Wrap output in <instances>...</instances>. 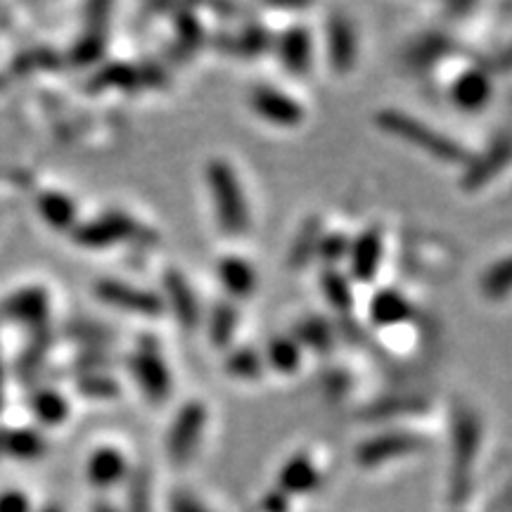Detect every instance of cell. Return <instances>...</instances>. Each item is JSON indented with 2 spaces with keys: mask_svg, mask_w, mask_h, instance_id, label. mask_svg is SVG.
<instances>
[{
  "mask_svg": "<svg viewBox=\"0 0 512 512\" xmlns=\"http://www.w3.org/2000/svg\"><path fill=\"white\" fill-rule=\"evenodd\" d=\"M204 181H207V188L211 192L216 223H219L221 233L228 235V238L245 235L249 223H252V216H249V202L233 164L221 157L211 159L204 166Z\"/></svg>",
  "mask_w": 512,
  "mask_h": 512,
  "instance_id": "6da1fadb",
  "label": "cell"
},
{
  "mask_svg": "<svg viewBox=\"0 0 512 512\" xmlns=\"http://www.w3.org/2000/svg\"><path fill=\"white\" fill-rule=\"evenodd\" d=\"M375 124L389 136L403 140V143L420 147L425 155H430L446 164H463L470 159V152L458 140L444 136V133L432 128L425 121L411 117L403 110H380L375 114Z\"/></svg>",
  "mask_w": 512,
  "mask_h": 512,
  "instance_id": "7a4b0ae2",
  "label": "cell"
},
{
  "mask_svg": "<svg viewBox=\"0 0 512 512\" xmlns=\"http://www.w3.org/2000/svg\"><path fill=\"white\" fill-rule=\"evenodd\" d=\"M482 448V420L467 406L453 408L451 415V494L463 503L472 484V467Z\"/></svg>",
  "mask_w": 512,
  "mask_h": 512,
  "instance_id": "3957f363",
  "label": "cell"
},
{
  "mask_svg": "<svg viewBox=\"0 0 512 512\" xmlns=\"http://www.w3.org/2000/svg\"><path fill=\"white\" fill-rule=\"evenodd\" d=\"M128 373L138 384L140 394L145 396L152 406H162L174 392V373L162 354L157 337H140L136 351L128 356Z\"/></svg>",
  "mask_w": 512,
  "mask_h": 512,
  "instance_id": "277c9868",
  "label": "cell"
},
{
  "mask_svg": "<svg viewBox=\"0 0 512 512\" xmlns=\"http://www.w3.org/2000/svg\"><path fill=\"white\" fill-rule=\"evenodd\" d=\"M143 226L128 216L126 211L110 209L105 214L93 216V219L76 223L72 230V238L79 247L91 249V252H102V249H112L124 242H133L143 235Z\"/></svg>",
  "mask_w": 512,
  "mask_h": 512,
  "instance_id": "5b68a950",
  "label": "cell"
},
{
  "mask_svg": "<svg viewBox=\"0 0 512 512\" xmlns=\"http://www.w3.org/2000/svg\"><path fill=\"white\" fill-rule=\"evenodd\" d=\"M207 420L209 411L200 399L185 401L178 408L169 425V432H166V453H169V460H174L176 465L190 463L202 444Z\"/></svg>",
  "mask_w": 512,
  "mask_h": 512,
  "instance_id": "8992f818",
  "label": "cell"
},
{
  "mask_svg": "<svg viewBox=\"0 0 512 512\" xmlns=\"http://www.w3.org/2000/svg\"><path fill=\"white\" fill-rule=\"evenodd\" d=\"M93 294L102 304L121 313L143 318H159L166 311L162 294L145 290V287L124 283L119 278H100L93 285Z\"/></svg>",
  "mask_w": 512,
  "mask_h": 512,
  "instance_id": "52a82bcc",
  "label": "cell"
},
{
  "mask_svg": "<svg viewBox=\"0 0 512 512\" xmlns=\"http://www.w3.org/2000/svg\"><path fill=\"white\" fill-rule=\"evenodd\" d=\"M425 446H427L425 437H420V434L415 432H408V430L382 432L358 444L356 463L366 467V470H375V467L389 465L394 463V460L413 456V453L422 451Z\"/></svg>",
  "mask_w": 512,
  "mask_h": 512,
  "instance_id": "ba28073f",
  "label": "cell"
},
{
  "mask_svg": "<svg viewBox=\"0 0 512 512\" xmlns=\"http://www.w3.org/2000/svg\"><path fill=\"white\" fill-rule=\"evenodd\" d=\"M249 107L266 124L278 128H297L304 124L306 110L294 95L271 83H259L249 93Z\"/></svg>",
  "mask_w": 512,
  "mask_h": 512,
  "instance_id": "9c48e42d",
  "label": "cell"
},
{
  "mask_svg": "<svg viewBox=\"0 0 512 512\" xmlns=\"http://www.w3.org/2000/svg\"><path fill=\"white\" fill-rule=\"evenodd\" d=\"M0 311L12 323L41 332L50 318V292L43 285L19 287V290L5 297V302L0 304Z\"/></svg>",
  "mask_w": 512,
  "mask_h": 512,
  "instance_id": "30bf717a",
  "label": "cell"
},
{
  "mask_svg": "<svg viewBox=\"0 0 512 512\" xmlns=\"http://www.w3.org/2000/svg\"><path fill=\"white\" fill-rule=\"evenodd\" d=\"M349 273L358 283H373L384 261V233L380 226H368L351 238Z\"/></svg>",
  "mask_w": 512,
  "mask_h": 512,
  "instance_id": "8fae6325",
  "label": "cell"
},
{
  "mask_svg": "<svg viewBox=\"0 0 512 512\" xmlns=\"http://www.w3.org/2000/svg\"><path fill=\"white\" fill-rule=\"evenodd\" d=\"M131 475L126 453L114 444L95 446L86 458V479L93 489L110 491L114 486L124 484Z\"/></svg>",
  "mask_w": 512,
  "mask_h": 512,
  "instance_id": "7c38bea8",
  "label": "cell"
},
{
  "mask_svg": "<svg viewBox=\"0 0 512 512\" xmlns=\"http://www.w3.org/2000/svg\"><path fill=\"white\" fill-rule=\"evenodd\" d=\"M164 285V304L166 309L174 311L178 323H181L183 330H197L202 323V309L200 299H197L195 290L188 283V278L178 271V268H166L162 275Z\"/></svg>",
  "mask_w": 512,
  "mask_h": 512,
  "instance_id": "4fadbf2b",
  "label": "cell"
},
{
  "mask_svg": "<svg viewBox=\"0 0 512 512\" xmlns=\"http://www.w3.org/2000/svg\"><path fill=\"white\" fill-rule=\"evenodd\" d=\"M510 162V140L505 133L496 136L489 145L484 147L479 155H470L465 162V174H463V188L467 192L482 190L486 183H491L494 178Z\"/></svg>",
  "mask_w": 512,
  "mask_h": 512,
  "instance_id": "5bb4252c",
  "label": "cell"
},
{
  "mask_svg": "<svg viewBox=\"0 0 512 512\" xmlns=\"http://www.w3.org/2000/svg\"><path fill=\"white\" fill-rule=\"evenodd\" d=\"M491 98H494V81H491L489 72L482 67L465 69L448 86V100H451V105L467 114L482 112L491 102Z\"/></svg>",
  "mask_w": 512,
  "mask_h": 512,
  "instance_id": "9a60e30c",
  "label": "cell"
},
{
  "mask_svg": "<svg viewBox=\"0 0 512 512\" xmlns=\"http://www.w3.org/2000/svg\"><path fill=\"white\" fill-rule=\"evenodd\" d=\"M275 55L280 67L294 76H304L313 67V34L304 24H294L275 38Z\"/></svg>",
  "mask_w": 512,
  "mask_h": 512,
  "instance_id": "2e32d148",
  "label": "cell"
},
{
  "mask_svg": "<svg viewBox=\"0 0 512 512\" xmlns=\"http://www.w3.org/2000/svg\"><path fill=\"white\" fill-rule=\"evenodd\" d=\"M323 482L318 465L313 463L311 456L306 453H294L290 460H285L278 470V479H275V489L287 498L294 496H309L318 489Z\"/></svg>",
  "mask_w": 512,
  "mask_h": 512,
  "instance_id": "e0dca14e",
  "label": "cell"
},
{
  "mask_svg": "<svg viewBox=\"0 0 512 512\" xmlns=\"http://www.w3.org/2000/svg\"><path fill=\"white\" fill-rule=\"evenodd\" d=\"M216 278L228 297L233 299H249L259 287V273L252 261L240 254H223L216 261Z\"/></svg>",
  "mask_w": 512,
  "mask_h": 512,
  "instance_id": "ac0fdd59",
  "label": "cell"
},
{
  "mask_svg": "<svg viewBox=\"0 0 512 512\" xmlns=\"http://www.w3.org/2000/svg\"><path fill=\"white\" fill-rule=\"evenodd\" d=\"M358 55V41H356V29L351 24V19L342 12L330 17L328 22V60L330 67L337 74L351 72V67L356 64Z\"/></svg>",
  "mask_w": 512,
  "mask_h": 512,
  "instance_id": "d6986e66",
  "label": "cell"
},
{
  "mask_svg": "<svg viewBox=\"0 0 512 512\" xmlns=\"http://www.w3.org/2000/svg\"><path fill=\"white\" fill-rule=\"evenodd\" d=\"M415 316L411 299L394 287H382L370 297L368 318L375 328H396Z\"/></svg>",
  "mask_w": 512,
  "mask_h": 512,
  "instance_id": "ffe728a7",
  "label": "cell"
},
{
  "mask_svg": "<svg viewBox=\"0 0 512 512\" xmlns=\"http://www.w3.org/2000/svg\"><path fill=\"white\" fill-rule=\"evenodd\" d=\"M36 209L41 219L57 233H72L79 223V207L74 197L62 190H46L36 197Z\"/></svg>",
  "mask_w": 512,
  "mask_h": 512,
  "instance_id": "44dd1931",
  "label": "cell"
},
{
  "mask_svg": "<svg viewBox=\"0 0 512 512\" xmlns=\"http://www.w3.org/2000/svg\"><path fill=\"white\" fill-rule=\"evenodd\" d=\"M48 444L41 432L31 430V427H8L0 430V453L12 460H22V463H31V460H41L46 456Z\"/></svg>",
  "mask_w": 512,
  "mask_h": 512,
  "instance_id": "7402d4cb",
  "label": "cell"
},
{
  "mask_svg": "<svg viewBox=\"0 0 512 512\" xmlns=\"http://www.w3.org/2000/svg\"><path fill=\"white\" fill-rule=\"evenodd\" d=\"M31 413L46 427H62L72 415V403L53 387H41L31 394Z\"/></svg>",
  "mask_w": 512,
  "mask_h": 512,
  "instance_id": "603a6c76",
  "label": "cell"
},
{
  "mask_svg": "<svg viewBox=\"0 0 512 512\" xmlns=\"http://www.w3.org/2000/svg\"><path fill=\"white\" fill-rule=\"evenodd\" d=\"M304 363V349L292 335H275L266 344L264 366H271L280 375L299 373Z\"/></svg>",
  "mask_w": 512,
  "mask_h": 512,
  "instance_id": "cb8c5ba5",
  "label": "cell"
},
{
  "mask_svg": "<svg viewBox=\"0 0 512 512\" xmlns=\"http://www.w3.org/2000/svg\"><path fill=\"white\" fill-rule=\"evenodd\" d=\"M323 233V223H320L318 216H309V219L299 226L297 235H294L292 240L290 252H287V266H290L292 271H302V268H306L313 259H316L318 242Z\"/></svg>",
  "mask_w": 512,
  "mask_h": 512,
  "instance_id": "d4e9b609",
  "label": "cell"
},
{
  "mask_svg": "<svg viewBox=\"0 0 512 512\" xmlns=\"http://www.w3.org/2000/svg\"><path fill=\"white\" fill-rule=\"evenodd\" d=\"M240 325V313L238 306L233 302H219L214 304V309L209 311V323H207V337L216 349L228 351L233 344L235 332Z\"/></svg>",
  "mask_w": 512,
  "mask_h": 512,
  "instance_id": "484cf974",
  "label": "cell"
},
{
  "mask_svg": "<svg viewBox=\"0 0 512 512\" xmlns=\"http://www.w3.org/2000/svg\"><path fill=\"white\" fill-rule=\"evenodd\" d=\"M320 292H323L325 302H328L337 313L354 311V287H351V278L342 273L339 268H323L320 273Z\"/></svg>",
  "mask_w": 512,
  "mask_h": 512,
  "instance_id": "4316f807",
  "label": "cell"
},
{
  "mask_svg": "<svg viewBox=\"0 0 512 512\" xmlns=\"http://www.w3.org/2000/svg\"><path fill=\"white\" fill-rule=\"evenodd\" d=\"M292 337L302 344V349L318 351V354H328L332 344H335V330H332V325L323 316H309L299 320Z\"/></svg>",
  "mask_w": 512,
  "mask_h": 512,
  "instance_id": "83f0119b",
  "label": "cell"
},
{
  "mask_svg": "<svg viewBox=\"0 0 512 512\" xmlns=\"http://www.w3.org/2000/svg\"><path fill=\"white\" fill-rule=\"evenodd\" d=\"M223 370L240 382H256L264 375V356L259 354L254 347H238L228 351Z\"/></svg>",
  "mask_w": 512,
  "mask_h": 512,
  "instance_id": "f1b7e54d",
  "label": "cell"
},
{
  "mask_svg": "<svg viewBox=\"0 0 512 512\" xmlns=\"http://www.w3.org/2000/svg\"><path fill=\"white\" fill-rule=\"evenodd\" d=\"M105 48V31H102V27H91L81 38H76L72 50H69V60H72L76 67H91V64L102 60Z\"/></svg>",
  "mask_w": 512,
  "mask_h": 512,
  "instance_id": "f546056e",
  "label": "cell"
},
{
  "mask_svg": "<svg viewBox=\"0 0 512 512\" xmlns=\"http://www.w3.org/2000/svg\"><path fill=\"white\" fill-rule=\"evenodd\" d=\"M512 283V266L508 256L498 259L496 264H491L482 275V294L489 302H503L510 294Z\"/></svg>",
  "mask_w": 512,
  "mask_h": 512,
  "instance_id": "4dcf8cb0",
  "label": "cell"
},
{
  "mask_svg": "<svg viewBox=\"0 0 512 512\" xmlns=\"http://www.w3.org/2000/svg\"><path fill=\"white\" fill-rule=\"evenodd\" d=\"M124 512H152V479L145 467H138L128 475Z\"/></svg>",
  "mask_w": 512,
  "mask_h": 512,
  "instance_id": "1f68e13d",
  "label": "cell"
},
{
  "mask_svg": "<svg viewBox=\"0 0 512 512\" xmlns=\"http://www.w3.org/2000/svg\"><path fill=\"white\" fill-rule=\"evenodd\" d=\"M138 83H143L138 69L131 67V64L117 62L102 69L98 79H93V88L95 91H105V88H124V91H128V88H136Z\"/></svg>",
  "mask_w": 512,
  "mask_h": 512,
  "instance_id": "d6a6232c",
  "label": "cell"
},
{
  "mask_svg": "<svg viewBox=\"0 0 512 512\" xmlns=\"http://www.w3.org/2000/svg\"><path fill=\"white\" fill-rule=\"evenodd\" d=\"M351 247V238L342 230H330V233L320 235L318 242V259H323L325 268H337L342 261H347Z\"/></svg>",
  "mask_w": 512,
  "mask_h": 512,
  "instance_id": "836d02e7",
  "label": "cell"
},
{
  "mask_svg": "<svg viewBox=\"0 0 512 512\" xmlns=\"http://www.w3.org/2000/svg\"><path fill=\"white\" fill-rule=\"evenodd\" d=\"M448 50V38L441 34H430L422 36L418 43L411 48L408 53V60H411L415 67H425V64H432L434 60H439Z\"/></svg>",
  "mask_w": 512,
  "mask_h": 512,
  "instance_id": "e575fe53",
  "label": "cell"
},
{
  "mask_svg": "<svg viewBox=\"0 0 512 512\" xmlns=\"http://www.w3.org/2000/svg\"><path fill=\"white\" fill-rule=\"evenodd\" d=\"M79 389L83 396H88V399H98V401H112L117 399L121 392L117 380H112L110 375H100V373L81 377Z\"/></svg>",
  "mask_w": 512,
  "mask_h": 512,
  "instance_id": "d590c367",
  "label": "cell"
},
{
  "mask_svg": "<svg viewBox=\"0 0 512 512\" xmlns=\"http://www.w3.org/2000/svg\"><path fill=\"white\" fill-rule=\"evenodd\" d=\"M268 46H271V36H268V31L261 27V24H249V27L242 29L240 36L235 38L238 53L247 57L261 55Z\"/></svg>",
  "mask_w": 512,
  "mask_h": 512,
  "instance_id": "8d00e7d4",
  "label": "cell"
},
{
  "mask_svg": "<svg viewBox=\"0 0 512 512\" xmlns=\"http://www.w3.org/2000/svg\"><path fill=\"white\" fill-rule=\"evenodd\" d=\"M176 34L178 43H181L185 50H195L202 43V27L192 12H183V15L176 19Z\"/></svg>",
  "mask_w": 512,
  "mask_h": 512,
  "instance_id": "74e56055",
  "label": "cell"
},
{
  "mask_svg": "<svg viewBox=\"0 0 512 512\" xmlns=\"http://www.w3.org/2000/svg\"><path fill=\"white\" fill-rule=\"evenodd\" d=\"M0 512H34L31 498L19 489L0 491Z\"/></svg>",
  "mask_w": 512,
  "mask_h": 512,
  "instance_id": "f35d334b",
  "label": "cell"
},
{
  "mask_svg": "<svg viewBox=\"0 0 512 512\" xmlns=\"http://www.w3.org/2000/svg\"><path fill=\"white\" fill-rule=\"evenodd\" d=\"M171 512H211V510L200 501V498L181 491V494L171 498Z\"/></svg>",
  "mask_w": 512,
  "mask_h": 512,
  "instance_id": "ab89813d",
  "label": "cell"
},
{
  "mask_svg": "<svg viewBox=\"0 0 512 512\" xmlns=\"http://www.w3.org/2000/svg\"><path fill=\"white\" fill-rule=\"evenodd\" d=\"M261 512H290V498L280 494L278 489L268 491L261 501Z\"/></svg>",
  "mask_w": 512,
  "mask_h": 512,
  "instance_id": "60d3db41",
  "label": "cell"
},
{
  "mask_svg": "<svg viewBox=\"0 0 512 512\" xmlns=\"http://www.w3.org/2000/svg\"><path fill=\"white\" fill-rule=\"evenodd\" d=\"M91 512H121V510H119L117 505H114V503L105 501V498H100V501H95V503H93Z\"/></svg>",
  "mask_w": 512,
  "mask_h": 512,
  "instance_id": "b9f144b4",
  "label": "cell"
},
{
  "mask_svg": "<svg viewBox=\"0 0 512 512\" xmlns=\"http://www.w3.org/2000/svg\"><path fill=\"white\" fill-rule=\"evenodd\" d=\"M3 384H5V373H3V358H0V408H3Z\"/></svg>",
  "mask_w": 512,
  "mask_h": 512,
  "instance_id": "7bdbcfd3",
  "label": "cell"
},
{
  "mask_svg": "<svg viewBox=\"0 0 512 512\" xmlns=\"http://www.w3.org/2000/svg\"><path fill=\"white\" fill-rule=\"evenodd\" d=\"M41 512H64V510L60 508V505H46Z\"/></svg>",
  "mask_w": 512,
  "mask_h": 512,
  "instance_id": "ee69618b",
  "label": "cell"
},
{
  "mask_svg": "<svg viewBox=\"0 0 512 512\" xmlns=\"http://www.w3.org/2000/svg\"><path fill=\"white\" fill-rule=\"evenodd\" d=\"M5 81H8V79H5V76H0V91H3V88H5Z\"/></svg>",
  "mask_w": 512,
  "mask_h": 512,
  "instance_id": "f6af8a7d",
  "label": "cell"
}]
</instances>
